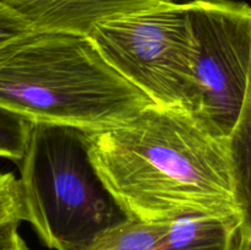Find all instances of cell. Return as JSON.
Returning a JSON list of instances; mask_svg holds the SVG:
<instances>
[{
    "label": "cell",
    "instance_id": "obj_12",
    "mask_svg": "<svg viewBox=\"0 0 251 250\" xmlns=\"http://www.w3.org/2000/svg\"><path fill=\"white\" fill-rule=\"evenodd\" d=\"M32 32L28 25L10 7L0 2V47Z\"/></svg>",
    "mask_w": 251,
    "mask_h": 250
},
{
    "label": "cell",
    "instance_id": "obj_2",
    "mask_svg": "<svg viewBox=\"0 0 251 250\" xmlns=\"http://www.w3.org/2000/svg\"><path fill=\"white\" fill-rule=\"evenodd\" d=\"M153 104L125 80L88 36L29 32L0 47V105L32 124L92 134Z\"/></svg>",
    "mask_w": 251,
    "mask_h": 250
},
{
    "label": "cell",
    "instance_id": "obj_1",
    "mask_svg": "<svg viewBox=\"0 0 251 250\" xmlns=\"http://www.w3.org/2000/svg\"><path fill=\"white\" fill-rule=\"evenodd\" d=\"M88 140L98 175L130 220L239 218L227 140L184 110L151 104Z\"/></svg>",
    "mask_w": 251,
    "mask_h": 250
},
{
    "label": "cell",
    "instance_id": "obj_4",
    "mask_svg": "<svg viewBox=\"0 0 251 250\" xmlns=\"http://www.w3.org/2000/svg\"><path fill=\"white\" fill-rule=\"evenodd\" d=\"M88 37L108 64L153 104L186 112L194 54L188 2L172 0L108 20Z\"/></svg>",
    "mask_w": 251,
    "mask_h": 250
},
{
    "label": "cell",
    "instance_id": "obj_9",
    "mask_svg": "<svg viewBox=\"0 0 251 250\" xmlns=\"http://www.w3.org/2000/svg\"><path fill=\"white\" fill-rule=\"evenodd\" d=\"M171 222H142L126 220L96 238L86 250H149Z\"/></svg>",
    "mask_w": 251,
    "mask_h": 250
},
{
    "label": "cell",
    "instance_id": "obj_11",
    "mask_svg": "<svg viewBox=\"0 0 251 250\" xmlns=\"http://www.w3.org/2000/svg\"><path fill=\"white\" fill-rule=\"evenodd\" d=\"M21 221L25 206L20 180L12 173H0V227Z\"/></svg>",
    "mask_w": 251,
    "mask_h": 250
},
{
    "label": "cell",
    "instance_id": "obj_10",
    "mask_svg": "<svg viewBox=\"0 0 251 250\" xmlns=\"http://www.w3.org/2000/svg\"><path fill=\"white\" fill-rule=\"evenodd\" d=\"M33 124L0 105V158L21 162Z\"/></svg>",
    "mask_w": 251,
    "mask_h": 250
},
{
    "label": "cell",
    "instance_id": "obj_5",
    "mask_svg": "<svg viewBox=\"0 0 251 250\" xmlns=\"http://www.w3.org/2000/svg\"><path fill=\"white\" fill-rule=\"evenodd\" d=\"M193 86L186 113L208 134L227 140L251 75V6L232 0L189 1Z\"/></svg>",
    "mask_w": 251,
    "mask_h": 250
},
{
    "label": "cell",
    "instance_id": "obj_3",
    "mask_svg": "<svg viewBox=\"0 0 251 250\" xmlns=\"http://www.w3.org/2000/svg\"><path fill=\"white\" fill-rule=\"evenodd\" d=\"M25 221L53 250H86L129 220L98 175L87 132L37 123L21 159Z\"/></svg>",
    "mask_w": 251,
    "mask_h": 250
},
{
    "label": "cell",
    "instance_id": "obj_13",
    "mask_svg": "<svg viewBox=\"0 0 251 250\" xmlns=\"http://www.w3.org/2000/svg\"><path fill=\"white\" fill-rule=\"evenodd\" d=\"M19 222L0 227V250H29L19 233Z\"/></svg>",
    "mask_w": 251,
    "mask_h": 250
},
{
    "label": "cell",
    "instance_id": "obj_15",
    "mask_svg": "<svg viewBox=\"0 0 251 250\" xmlns=\"http://www.w3.org/2000/svg\"><path fill=\"white\" fill-rule=\"evenodd\" d=\"M208 1H213V0H208Z\"/></svg>",
    "mask_w": 251,
    "mask_h": 250
},
{
    "label": "cell",
    "instance_id": "obj_6",
    "mask_svg": "<svg viewBox=\"0 0 251 250\" xmlns=\"http://www.w3.org/2000/svg\"><path fill=\"white\" fill-rule=\"evenodd\" d=\"M172 0H0L32 32L90 36L97 25Z\"/></svg>",
    "mask_w": 251,
    "mask_h": 250
},
{
    "label": "cell",
    "instance_id": "obj_8",
    "mask_svg": "<svg viewBox=\"0 0 251 250\" xmlns=\"http://www.w3.org/2000/svg\"><path fill=\"white\" fill-rule=\"evenodd\" d=\"M239 233L251 235V75L244 103L227 141Z\"/></svg>",
    "mask_w": 251,
    "mask_h": 250
},
{
    "label": "cell",
    "instance_id": "obj_14",
    "mask_svg": "<svg viewBox=\"0 0 251 250\" xmlns=\"http://www.w3.org/2000/svg\"><path fill=\"white\" fill-rule=\"evenodd\" d=\"M233 250H251V235L238 232Z\"/></svg>",
    "mask_w": 251,
    "mask_h": 250
},
{
    "label": "cell",
    "instance_id": "obj_7",
    "mask_svg": "<svg viewBox=\"0 0 251 250\" xmlns=\"http://www.w3.org/2000/svg\"><path fill=\"white\" fill-rule=\"evenodd\" d=\"M239 227L238 217L179 218L149 250H233Z\"/></svg>",
    "mask_w": 251,
    "mask_h": 250
}]
</instances>
